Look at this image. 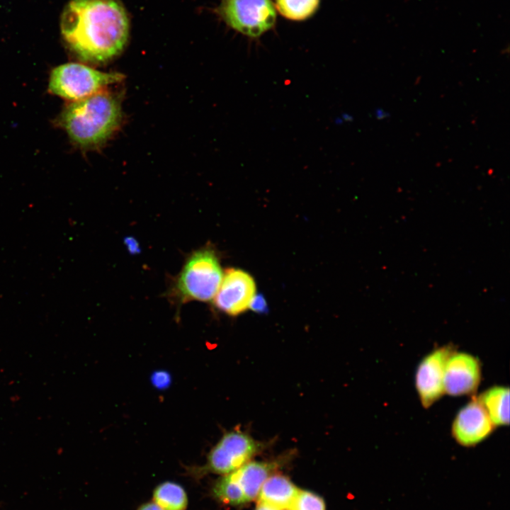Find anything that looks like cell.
I'll return each mask as SVG.
<instances>
[{"label":"cell","mask_w":510,"mask_h":510,"mask_svg":"<svg viewBox=\"0 0 510 510\" xmlns=\"http://www.w3.org/2000/svg\"><path fill=\"white\" fill-rule=\"evenodd\" d=\"M153 499L163 510H185L188 502L183 487L172 482L157 486L153 493Z\"/></svg>","instance_id":"5bb4252c"},{"label":"cell","mask_w":510,"mask_h":510,"mask_svg":"<svg viewBox=\"0 0 510 510\" xmlns=\"http://www.w3.org/2000/svg\"><path fill=\"white\" fill-rule=\"evenodd\" d=\"M213 492L218 499L227 504L240 505L247 502L233 471L226 474L217 482Z\"/></svg>","instance_id":"9a60e30c"},{"label":"cell","mask_w":510,"mask_h":510,"mask_svg":"<svg viewBox=\"0 0 510 510\" xmlns=\"http://www.w3.org/2000/svg\"><path fill=\"white\" fill-rule=\"evenodd\" d=\"M153 382L159 387H164L169 382V375L164 373H155L153 376Z\"/></svg>","instance_id":"d6986e66"},{"label":"cell","mask_w":510,"mask_h":510,"mask_svg":"<svg viewBox=\"0 0 510 510\" xmlns=\"http://www.w3.org/2000/svg\"><path fill=\"white\" fill-rule=\"evenodd\" d=\"M300 489L282 475L269 476L259 492V502H265L281 509H289Z\"/></svg>","instance_id":"7c38bea8"},{"label":"cell","mask_w":510,"mask_h":510,"mask_svg":"<svg viewBox=\"0 0 510 510\" xmlns=\"http://www.w3.org/2000/svg\"><path fill=\"white\" fill-rule=\"evenodd\" d=\"M455 351L452 345L437 348L426 356L419 364L415 375V385L424 408L431 406L445 393V366L448 358Z\"/></svg>","instance_id":"52a82bcc"},{"label":"cell","mask_w":510,"mask_h":510,"mask_svg":"<svg viewBox=\"0 0 510 510\" xmlns=\"http://www.w3.org/2000/svg\"><path fill=\"white\" fill-rule=\"evenodd\" d=\"M319 0H276V7L285 18L293 21H303L317 11Z\"/></svg>","instance_id":"2e32d148"},{"label":"cell","mask_w":510,"mask_h":510,"mask_svg":"<svg viewBox=\"0 0 510 510\" xmlns=\"http://www.w3.org/2000/svg\"><path fill=\"white\" fill-rule=\"evenodd\" d=\"M255 292L254 280L249 273L240 269L228 268L215 295V306L229 315H238L249 308Z\"/></svg>","instance_id":"ba28073f"},{"label":"cell","mask_w":510,"mask_h":510,"mask_svg":"<svg viewBox=\"0 0 510 510\" xmlns=\"http://www.w3.org/2000/svg\"><path fill=\"white\" fill-rule=\"evenodd\" d=\"M255 510H283L265 502H259Z\"/></svg>","instance_id":"44dd1931"},{"label":"cell","mask_w":510,"mask_h":510,"mask_svg":"<svg viewBox=\"0 0 510 510\" xmlns=\"http://www.w3.org/2000/svg\"><path fill=\"white\" fill-rule=\"evenodd\" d=\"M279 464L278 461H249L233 471L247 502L259 497L263 484Z\"/></svg>","instance_id":"8fae6325"},{"label":"cell","mask_w":510,"mask_h":510,"mask_svg":"<svg viewBox=\"0 0 510 510\" xmlns=\"http://www.w3.org/2000/svg\"><path fill=\"white\" fill-rule=\"evenodd\" d=\"M494 426L479 397H475L460 409L453 420L451 431L460 445L471 447L487 438Z\"/></svg>","instance_id":"9c48e42d"},{"label":"cell","mask_w":510,"mask_h":510,"mask_svg":"<svg viewBox=\"0 0 510 510\" xmlns=\"http://www.w3.org/2000/svg\"><path fill=\"white\" fill-rule=\"evenodd\" d=\"M481 380V366L477 358L455 351L448 358L444 370L445 392L452 396L472 395Z\"/></svg>","instance_id":"30bf717a"},{"label":"cell","mask_w":510,"mask_h":510,"mask_svg":"<svg viewBox=\"0 0 510 510\" xmlns=\"http://www.w3.org/2000/svg\"><path fill=\"white\" fill-rule=\"evenodd\" d=\"M123 78L120 73L103 72L80 63H66L52 70L48 90L61 98L76 101L118 83Z\"/></svg>","instance_id":"277c9868"},{"label":"cell","mask_w":510,"mask_h":510,"mask_svg":"<svg viewBox=\"0 0 510 510\" xmlns=\"http://www.w3.org/2000/svg\"><path fill=\"white\" fill-rule=\"evenodd\" d=\"M494 426L509 425V389L508 387L494 386L479 397Z\"/></svg>","instance_id":"4fadbf2b"},{"label":"cell","mask_w":510,"mask_h":510,"mask_svg":"<svg viewBox=\"0 0 510 510\" xmlns=\"http://www.w3.org/2000/svg\"><path fill=\"white\" fill-rule=\"evenodd\" d=\"M62 37L80 60L103 63L118 56L129 37V20L119 0H71L60 21Z\"/></svg>","instance_id":"6da1fadb"},{"label":"cell","mask_w":510,"mask_h":510,"mask_svg":"<svg viewBox=\"0 0 510 510\" xmlns=\"http://www.w3.org/2000/svg\"><path fill=\"white\" fill-rule=\"evenodd\" d=\"M289 510H325V504L314 493L300 490Z\"/></svg>","instance_id":"e0dca14e"},{"label":"cell","mask_w":510,"mask_h":510,"mask_svg":"<svg viewBox=\"0 0 510 510\" xmlns=\"http://www.w3.org/2000/svg\"><path fill=\"white\" fill-rule=\"evenodd\" d=\"M262 448L263 444L249 434L239 429L229 431L210 450L205 465L195 471L226 475L250 461Z\"/></svg>","instance_id":"8992f818"},{"label":"cell","mask_w":510,"mask_h":510,"mask_svg":"<svg viewBox=\"0 0 510 510\" xmlns=\"http://www.w3.org/2000/svg\"><path fill=\"white\" fill-rule=\"evenodd\" d=\"M218 12L230 27L251 38L271 30L276 19L271 0H222Z\"/></svg>","instance_id":"5b68a950"},{"label":"cell","mask_w":510,"mask_h":510,"mask_svg":"<svg viewBox=\"0 0 510 510\" xmlns=\"http://www.w3.org/2000/svg\"><path fill=\"white\" fill-rule=\"evenodd\" d=\"M249 307L255 312H265L266 302L262 295H255L252 299Z\"/></svg>","instance_id":"ac0fdd59"},{"label":"cell","mask_w":510,"mask_h":510,"mask_svg":"<svg viewBox=\"0 0 510 510\" xmlns=\"http://www.w3.org/2000/svg\"><path fill=\"white\" fill-rule=\"evenodd\" d=\"M137 510H163L154 502H148L142 504Z\"/></svg>","instance_id":"ffe728a7"},{"label":"cell","mask_w":510,"mask_h":510,"mask_svg":"<svg viewBox=\"0 0 510 510\" xmlns=\"http://www.w3.org/2000/svg\"><path fill=\"white\" fill-rule=\"evenodd\" d=\"M121 120L119 96L102 90L68 104L60 113L58 124L74 145L92 149L110 137Z\"/></svg>","instance_id":"7a4b0ae2"},{"label":"cell","mask_w":510,"mask_h":510,"mask_svg":"<svg viewBox=\"0 0 510 510\" xmlns=\"http://www.w3.org/2000/svg\"><path fill=\"white\" fill-rule=\"evenodd\" d=\"M222 276L214 249L210 246L200 248L188 256L169 295L180 304L210 301L220 288Z\"/></svg>","instance_id":"3957f363"}]
</instances>
